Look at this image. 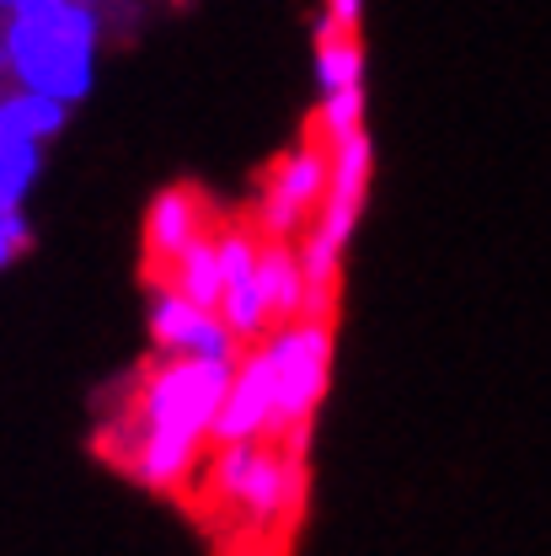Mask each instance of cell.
<instances>
[{
	"label": "cell",
	"mask_w": 551,
	"mask_h": 556,
	"mask_svg": "<svg viewBox=\"0 0 551 556\" xmlns=\"http://www.w3.org/2000/svg\"><path fill=\"white\" fill-rule=\"evenodd\" d=\"M241 358H188L161 353L135 375L118 422L108 428V460L150 492H188L204 471V444L225 407L230 375Z\"/></svg>",
	"instance_id": "1"
},
{
	"label": "cell",
	"mask_w": 551,
	"mask_h": 556,
	"mask_svg": "<svg viewBox=\"0 0 551 556\" xmlns=\"http://www.w3.org/2000/svg\"><path fill=\"white\" fill-rule=\"evenodd\" d=\"M97 38H102V22H97V5H86V0H65V5H49L33 16H5V27H0L16 86L60 97L70 108L91 97Z\"/></svg>",
	"instance_id": "2"
},
{
	"label": "cell",
	"mask_w": 551,
	"mask_h": 556,
	"mask_svg": "<svg viewBox=\"0 0 551 556\" xmlns=\"http://www.w3.org/2000/svg\"><path fill=\"white\" fill-rule=\"evenodd\" d=\"M333 316H300L289 327H274V433L268 439H284L295 428H311L322 402H327V380H333Z\"/></svg>",
	"instance_id": "3"
},
{
	"label": "cell",
	"mask_w": 551,
	"mask_h": 556,
	"mask_svg": "<svg viewBox=\"0 0 551 556\" xmlns=\"http://www.w3.org/2000/svg\"><path fill=\"white\" fill-rule=\"evenodd\" d=\"M327 182H333V150H327V139L311 129L289 155H278L268 182H263V204H258L263 241H289L305 225V214L322 208Z\"/></svg>",
	"instance_id": "4"
},
{
	"label": "cell",
	"mask_w": 551,
	"mask_h": 556,
	"mask_svg": "<svg viewBox=\"0 0 551 556\" xmlns=\"http://www.w3.org/2000/svg\"><path fill=\"white\" fill-rule=\"evenodd\" d=\"M145 327H150L155 353H188V358H241V353H247V343L225 327L220 311H209L199 300L177 294L172 283L150 289V316H145Z\"/></svg>",
	"instance_id": "5"
},
{
	"label": "cell",
	"mask_w": 551,
	"mask_h": 556,
	"mask_svg": "<svg viewBox=\"0 0 551 556\" xmlns=\"http://www.w3.org/2000/svg\"><path fill=\"white\" fill-rule=\"evenodd\" d=\"M274 348H247L236 375H230V391H225V407L214 422V444H241V439H268L274 433Z\"/></svg>",
	"instance_id": "6"
},
{
	"label": "cell",
	"mask_w": 551,
	"mask_h": 556,
	"mask_svg": "<svg viewBox=\"0 0 551 556\" xmlns=\"http://www.w3.org/2000/svg\"><path fill=\"white\" fill-rule=\"evenodd\" d=\"M209 219V199L193 182H177V188H161L150 208H145V268L150 278H161L204 230Z\"/></svg>",
	"instance_id": "7"
},
{
	"label": "cell",
	"mask_w": 551,
	"mask_h": 556,
	"mask_svg": "<svg viewBox=\"0 0 551 556\" xmlns=\"http://www.w3.org/2000/svg\"><path fill=\"white\" fill-rule=\"evenodd\" d=\"M258 294L268 305V321L289 327L305 316L311 289H305V268H300V247L295 241H263V263H258Z\"/></svg>",
	"instance_id": "8"
},
{
	"label": "cell",
	"mask_w": 551,
	"mask_h": 556,
	"mask_svg": "<svg viewBox=\"0 0 551 556\" xmlns=\"http://www.w3.org/2000/svg\"><path fill=\"white\" fill-rule=\"evenodd\" d=\"M65 118H70V102H60V97H43V91H27V86L0 97V139L43 144V139H54L65 129Z\"/></svg>",
	"instance_id": "9"
},
{
	"label": "cell",
	"mask_w": 551,
	"mask_h": 556,
	"mask_svg": "<svg viewBox=\"0 0 551 556\" xmlns=\"http://www.w3.org/2000/svg\"><path fill=\"white\" fill-rule=\"evenodd\" d=\"M161 283H172L177 294H188V300H199L209 311H220V300H225V268H220V241L214 236H199L166 274Z\"/></svg>",
	"instance_id": "10"
},
{
	"label": "cell",
	"mask_w": 551,
	"mask_h": 556,
	"mask_svg": "<svg viewBox=\"0 0 551 556\" xmlns=\"http://www.w3.org/2000/svg\"><path fill=\"white\" fill-rule=\"evenodd\" d=\"M43 172V144L33 139H0V208H22Z\"/></svg>",
	"instance_id": "11"
},
{
	"label": "cell",
	"mask_w": 551,
	"mask_h": 556,
	"mask_svg": "<svg viewBox=\"0 0 551 556\" xmlns=\"http://www.w3.org/2000/svg\"><path fill=\"white\" fill-rule=\"evenodd\" d=\"M316 86H322V97L348 91V86H364L359 33H343V38H333V43H316Z\"/></svg>",
	"instance_id": "12"
},
{
	"label": "cell",
	"mask_w": 551,
	"mask_h": 556,
	"mask_svg": "<svg viewBox=\"0 0 551 556\" xmlns=\"http://www.w3.org/2000/svg\"><path fill=\"white\" fill-rule=\"evenodd\" d=\"M353 129H364V86H348V91H333V97H322V108H316V135L327 139H343Z\"/></svg>",
	"instance_id": "13"
},
{
	"label": "cell",
	"mask_w": 551,
	"mask_h": 556,
	"mask_svg": "<svg viewBox=\"0 0 551 556\" xmlns=\"http://www.w3.org/2000/svg\"><path fill=\"white\" fill-rule=\"evenodd\" d=\"M322 16H333L343 33H359V16H364V0H327Z\"/></svg>",
	"instance_id": "14"
},
{
	"label": "cell",
	"mask_w": 551,
	"mask_h": 556,
	"mask_svg": "<svg viewBox=\"0 0 551 556\" xmlns=\"http://www.w3.org/2000/svg\"><path fill=\"white\" fill-rule=\"evenodd\" d=\"M49 5H65V0H16L11 16H33V11H49Z\"/></svg>",
	"instance_id": "15"
},
{
	"label": "cell",
	"mask_w": 551,
	"mask_h": 556,
	"mask_svg": "<svg viewBox=\"0 0 551 556\" xmlns=\"http://www.w3.org/2000/svg\"><path fill=\"white\" fill-rule=\"evenodd\" d=\"M0 11H5V16H11V11H16V0H0Z\"/></svg>",
	"instance_id": "16"
},
{
	"label": "cell",
	"mask_w": 551,
	"mask_h": 556,
	"mask_svg": "<svg viewBox=\"0 0 551 556\" xmlns=\"http://www.w3.org/2000/svg\"><path fill=\"white\" fill-rule=\"evenodd\" d=\"M86 5H102V0H86Z\"/></svg>",
	"instance_id": "17"
}]
</instances>
